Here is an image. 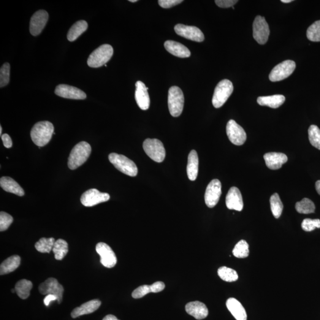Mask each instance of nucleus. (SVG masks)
<instances>
[{
    "instance_id": "nucleus-28",
    "label": "nucleus",
    "mask_w": 320,
    "mask_h": 320,
    "mask_svg": "<svg viewBox=\"0 0 320 320\" xmlns=\"http://www.w3.org/2000/svg\"><path fill=\"white\" fill-rule=\"evenodd\" d=\"M21 258L18 255L5 259L0 266V275H4L15 271L20 265Z\"/></svg>"
},
{
    "instance_id": "nucleus-9",
    "label": "nucleus",
    "mask_w": 320,
    "mask_h": 320,
    "mask_svg": "<svg viewBox=\"0 0 320 320\" xmlns=\"http://www.w3.org/2000/svg\"><path fill=\"white\" fill-rule=\"evenodd\" d=\"M253 37L260 45H264L267 42L270 35V30L265 18L257 16L253 24Z\"/></svg>"
},
{
    "instance_id": "nucleus-6",
    "label": "nucleus",
    "mask_w": 320,
    "mask_h": 320,
    "mask_svg": "<svg viewBox=\"0 0 320 320\" xmlns=\"http://www.w3.org/2000/svg\"><path fill=\"white\" fill-rule=\"evenodd\" d=\"M234 87L231 81L223 80L216 86L213 98V104L215 108L222 107L232 93Z\"/></svg>"
},
{
    "instance_id": "nucleus-24",
    "label": "nucleus",
    "mask_w": 320,
    "mask_h": 320,
    "mask_svg": "<svg viewBox=\"0 0 320 320\" xmlns=\"http://www.w3.org/2000/svg\"><path fill=\"white\" fill-rule=\"evenodd\" d=\"M100 305H101V302L98 300L89 301V302L83 303L79 307L75 308L72 311L71 317L73 319H75L77 317L86 315V314H91L98 310Z\"/></svg>"
},
{
    "instance_id": "nucleus-33",
    "label": "nucleus",
    "mask_w": 320,
    "mask_h": 320,
    "mask_svg": "<svg viewBox=\"0 0 320 320\" xmlns=\"http://www.w3.org/2000/svg\"><path fill=\"white\" fill-rule=\"evenodd\" d=\"M55 240L53 238H42L35 244V248L42 253H49L53 250Z\"/></svg>"
},
{
    "instance_id": "nucleus-37",
    "label": "nucleus",
    "mask_w": 320,
    "mask_h": 320,
    "mask_svg": "<svg viewBox=\"0 0 320 320\" xmlns=\"http://www.w3.org/2000/svg\"><path fill=\"white\" fill-rule=\"evenodd\" d=\"M309 140L311 144L320 150V129L316 125L310 126L308 129Z\"/></svg>"
},
{
    "instance_id": "nucleus-34",
    "label": "nucleus",
    "mask_w": 320,
    "mask_h": 320,
    "mask_svg": "<svg viewBox=\"0 0 320 320\" xmlns=\"http://www.w3.org/2000/svg\"><path fill=\"white\" fill-rule=\"evenodd\" d=\"M271 210L273 215L276 218H279L283 213L284 205L278 194H274L270 199Z\"/></svg>"
},
{
    "instance_id": "nucleus-31",
    "label": "nucleus",
    "mask_w": 320,
    "mask_h": 320,
    "mask_svg": "<svg viewBox=\"0 0 320 320\" xmlns=\"http://www.w3.org/2000/svg\"><path fill=\"white\" fill-rule=\"evenodd\" d=\"M55 258L57 260H61L66 257L69 252V245L66 241L62 239H58L54 244L53 249Z\"/></svg>"
},
{
    "instance_id": "nucleus-48",
    "label": "nucleus",
    "mask_w": 320,
    "mask_h": 320,
    "mask_svg": "<svg viewBox=\"0 0 320 320\" xmlns=\"http://www.w3.org/2000/svg\"><path fill=\"white\" fill-rule=\"evenodd\" d=\"M103 320H119L115 316L113 315H107Z\"/></svg>"
},
{
    "instance_id": "nucleus-10",
    "label": "nucleus",
    "mask_w": 320,
    "mask_h": 320,
    "mask_svg": "<svg viewBox=\"0 0 320 320\" xmlns=\"http://www.w3.org/2000/svg\"><path fill=\"white\" fill-rule=\"evenodd\" d=\"M227 134L230 142L235 145H242L247 139L246 133L234 120H230L227 124Z\"/></svg>"
},
{
    "instance_id": "nucleus-46",
    "label": "nucleus",
    "mask_w": 320,
    "mask_h": 320,
    "mask_svg": "<svg viewBox=\"0 0 320 320\" xmlns=\"http://www.w3.org/2000/svg\"><path fill=\"white\" fill-rule=\"evenodd\" d=\"M1 140L5 148H10L12 147L13 145L12 140L9 135L7 134L2 135Z\"/></svg>"
},
{
    "instance_id": "nucleus-51",
    "label": "nucleus",
    "mask_w": 320,
    "mask_h": 320,
    "mask_svg": "<svg viewBox=\"0 0 320 320\" xmlns=\"http://www.w3.org/2000/svg\"><path fill=\"white\" fill-rule=\"evenodd\" d=\"M129 1L131 2H136L138 1H137V0H129Z\"/></svg>"
},
{
    "instance_id": "nucleus-13",
    "label": "nucleus",
    "mask_w": 320,
    "mask_h": 320,
    "mask_svg": "<svg viewBox=\"0 0 320 320\" xmlns=\"http://www.w3.org/2000/svg\"><path fill=\"white\" fill-rule=\"evenodd\" d=\"M39 291L42 295L53 294L55 295L58 298V300H57L58 302L60 303L62 302L64 289L56 279L51 278H48L44 283L40 284Z\"/></svg>"
},
{
    "instance_id": "nucleus-39",
    "label": "nucleus",
    "mask_w": 320,
    "mask_h": 320,
    "mask_svg": "<svg viewBox=\"0 0 320 320\" xmlns=\"http://www.w3.org/2000/svg\"><path fill=\"white\" fill-rule=\"evenodd\" d=\"M10 66L9 63H5L0 70V87L7 86L10 81Z\"/></svg>"
},
{
    "instance_id": "nucleus-18",
    "label": "nucleus",
    "mask_w": 320,
    "mask_h": 320,
    "mask_svg": "<svg viewBox=\"0 0 320 320\" xmlns=\"http://www.w3.org/2000/svg\"><path fill=\"white\" fill-rule=\"evenodd\" d=\"M135 100L138 107L143 110L148 109L150 105V99L148 92V88L142 81H138L135 84Z\"/></svg>"
},
{
    "instance_id": "nucleus-44",
    "label": "nucleus",
    "mask_w": 320,
    "mask_h": 320,
    "mask_svg": "<svg viewBox=\"0 0 320 320\" xmlns=\"http://www.w3.org/2000/svg\"><path fill=\"white\" fill-rule=\"evenodd\" d=\"M215 3L221 8H229L234 6L238 1L236 0H216Z\"/></svg>"
},
{
    "instance_id": "nucleus-19",
    "label": "nucleus",
    "mask_w": 320,
    "mask_h": 320,
    "mask_svg": "<svg viewBox=\"0 0 320 320\" xmlns=\"http://www.w3.org/2000/svg\"><path fill=\"white\" fill-rule=\"evenodd\" d=\"M226 205L229 210L241 211L244 203L242 195L240 190L236 187H232L228 192L226 196Z\"/></svg>"
},
{
    "instance_id": "nucleus-8",
    "label": "nucleus",
    "mask_w": 320,
    "mask_h": 320,
    "mask_svg": "<svg viewBox=\"0 0 320 320\" xmlns=\"http://www.w3.org/2000/svg\"><path fill=\"white\" fill-rule=\"evenodd\" d=\"M296 64L294 61L286 60L273 68L269 74V79L272 82L280 81L291 75L295 71Z\"/></svg>"
},
{
    "instance_id": "nucleus-15",
    "label": "nucleus",
    "mask_w": 320,
    "mask_h": 320,
    "mask_svg": "<svg viewBox=\"0 0 320 320\" xmlns=\"http://www.w3.org/2000/svg\"><path fill=\"white\" fill-rule=\"evenodd\" d=\"M175 31L179 36L193 41L201 42L205 39L204 35L197 27L178 24L175 26Z\"/></svg>"
},
{
    "instance_id": "nucleus-20",
    "label": "nucleus",
    "mask_w": 320,
    "mask_h": 320,
    "mask_svg": "<svg viewBox=\"0 0 320 320\" xmlns=\"http://www.w3.org/2000/svg\"><path fill=\"white\" fill-rule=\"evenodd\" d=\"M264 159L267 167L271 170L281 169L283 165L287 161V157L285 154L281 153L265 154Z\"/></svg>"
},
{
    "instance_id": "nucleus-1",
    "label": "nucleus",
    "mask_w": 320,
    "mask_h": 320,
    "mask_svg": "<svg viewBox=\"0 0 320 320\" xmlns=\"http://www.w3.org/2000/svg\"><path fill=\"white\" fill-rule=\"evenodd\" d=\"M54 132V126L52 123L49 121H41L32 127L31 137L35 144L40 148L50 142Z\"/></svg>"
},
{
    "instance_id": "nucleus-23",
    "label": "nucleus",
    "mask_w": 320,
    "mask_h": 320,
    "mask_svg": "<svg viewBox=\"0 0 320 320\" xmlns=\"http://www.w3.org/2000/svg\"><path fill=\"white\" fill-rule=\"evenodd\" d=\"M227 307L236 320H247L246 311L241 303L234 298H230L227 301Z\"/></svg>"
},
{
    "instance_id": "nucleus-35",
    "label": "nucleus",
    "mask_w": 320,
    "mask_h": 320,
    "mask_svg": "<svg viewBox=\"0 0 320 320\" xmlns=\"http://www.w3.org/2000/svg\"><path fill=\"white\" fill-rule=\"evenodd\" d=\"M218 275L222 280L228 283H232L237 281L238 278V274L235 270L226 267L218 268Z\"/></svg>"
},
{
    "instance_id": "nucleus-30",
    "label": "nucleus",
    "mask_w": 320,
    "mask_h": 320,
    "mask_svg": "<svg viewBox=\"0 0 320 320\" xmlns=\"http://www.w3.org/2000/svg\"><path fill=\"white\" fill-rule=\"evenodd\" d=\"M33 286L32 282L27 279H21L15 286L16 293L21 299L25 300L29 297L30 292Z\"/></svg>"
},
{
    "instance_id": "nucleus-11",
    "label": "nucleus",
    "mask_w": 320,
    "mask_h": 320,
    "mask_svg": "<svg viewBox=\"0 0 320 320\" xmlns=\"http://www.w3.org/2000/svg\"><path fill=\"white\" fill-rule=\"evenodd\" d=\"M221 188V181L218 179H214L209 183L205 194V201L208 207H215L218 203L222 194Z\"/></svg>"
},
{
    "instance_id": "nucleus-41",
    "label": "nucleus",
    "mask_w": 320,
    "mask_h": 320,
    "mask_svg": "<svg viewBox=\"0 0 320 320\" xmlns=\"http://www.w3.org/2000/svg\"><path fill=\"white\" fill-rule=\"evenodd\" d=\"M13 221V217L9 213L1 212L0 213V231H4L9 229Z\"/></svg>"
},
{
    "instance_id": "nucleus-27",
    "label": "nucleus",
    "mask_w": 320,
    "mask_h": 320,
    "mask_svg": "<svg viewBox=\"0 0 320 320\" xmlns=\"http://www.w3.org/2000/svg\"><path fill=\"white\" fill-rule=\"evenodd\" d=\"M199 169V159L197 152L192 150L188 157V165H187V173L188 178L191 181L196 180Z\"/></svg>"
},
{
    "instance_id": "nucleus-38",
    "label": "nucleus",
    "mask_w": 320,
    "mask_h": 320,
    "mask_svg": "<svg viewBox=\"0 0 320 320\" xmlns=\"http://www.w3.org/2000/svg\"><path fill=\"white\" fill-rule=\"evenodd\" d=\"M306 37L311 41L320 42V20L316 21L309 27Z\"/></svg>"
},
{
    "instance_id": "nucleus-47",
    "label": "nucleus",
    "mask_w": 320,
    "mask_h": 320,
    "mask_svg": "<svg viewBox=\"0 0 320 320\" xmlns=\"http://www.w3.org/2000/svg\"><path fill=\"white\" fill-rule=\"evenodd\" d=\"M56 300H58V298H57L55 295L53 294H49L46 296L44 300H43V302H44V304L46 306H48L50 305L51 302H53V301Z\"/></svg>"
},
{
    "instance_id": "nucleus-43",
    "label": "nucleus",
    "mask_w": 320,
    "mask_h": 320,
    "mask_svg": "<svg viewBox=\"0 0 320 320\" xmlns=\"http://www.w3.org/2000/svg\"><path fill=\"white\" fill-rule=\"evenodd\" d=\"M159 4L162 8L164 9H169V8L175 6L181 2H182V0H159Z\"/></svg>"
},
{
    "instance_id": "nucleus-45",
    "label": "nucleus",
    "mask_w": 320,
    "mask_h": 320,
    "mask_svg": "<svg viewBox=\"0 0 320 320\" xmlns=\"http://www.w3.org/2000/svg\"><path fill=\"white\" fill-rule=\"evenodd\" d=\"M151 291L153 293L160 292L165 288V284L162 282H156L151 285Z\"/></svg>"
},
{
    "instance_id": "nucleus-50",
    "label": "nucleus",
    "mask_w": 320,
    "mask_h": 320,
    "mask_svg": "<svg viewBox=\"0 0 320 320\" xmlns=\"http://www.w3.org/2000/svg\"><path fill=\"white\" fill-rule=\"evenodd\" d=\"M292 0H282L281 2H284V3H289V2H292Z\"/></svg>"
},
{
    "instance_id": "nucleus-16",
    "label": "nucleus",
    "mask_w": 320,
    "mask_h": 320,
    "mask_svg": "<svg viewBox=\"0 0 320 320\" xmlns=\"http://www.w3.org/2000/svg\"><path fill=\"white\" fill-rule=\"evenodd\" d=\"M49 15L45 10L37 11L32 16L30 21V33L33 36L39 35L48 22Z\"/></svg>"
},
{
    "instance_id": "nucleus-22",
    "label": "nucleus",
    "mask_w": 320,
    "mask_h": 320,
    "mask_svg": "<svg viewBox=\"0 0 320 320\" xmlns=\"http://www.w3.org/2000/svg\"><path fill=\"white\" fill-rule=\"evenodd\" d=\"M164 47L168 52L179 58H188L191 56V53L189 49L180 43L173 40H167L164 43Z\"/></svg>"
},
{
    "instance_id": "nucleus-12",
    "label": "nucleus",
    "mask_w": 320,
    "mask_h": 320,
    "mask_svg": "<svg viewBox=\"0 0 320 320\" xmlns=\"http://www.w3.org/2000/svg\"><path fill=\"white\" fill-rule=\"evenodd\" d=\"M110 195L107 193H102L96 189L88 190L81 196V202L86 207H93L100 203L108 201Z\"/></svg>"
},
{
    "instance_id": "nucleus-7",
    "label": "nucleus",
    "mask_w": 320,
    "mask_h": 320,
    "mask_svg": "<svg viewBox=\"0 0 320 320\" xmlns=\"http://www.w3.org/2000/svg\"><path fill=\"white\" fill-rule=\"evenodd\" d=\"M143 150L149 157L157 162L164 161L165 150L163 143L157 139H146L143 143Z\"/></svg>"
},
{
    "instance_id": "nucleus-17",
    "label": "nucleus",
    "mask_w": 320,
    "mask_h": 320,
    "mask_svg": "<svg viewBox=\"0 0 320 320\" xmlns=\"http://www.w3.org/2000/svg\"><path fill=\"white\" fill-rule=\"evenodd\" d=\"M55 93L57 96L65 99L84 100L87 97L85 92L80 89L67 85H59L57 86Z\"/></svg>"
},
{
    "instance_id": "nucleus-21",
    "label": "nucleus",
    "mask_w": 320,
    "mask_h": 320,
    "mask_svg": "<svg viewBox=\"0 0 320 320\" xmlns=\"http://www.w3.org/2000/svg\"><path fill=\"white\" fill-rule=\"evenodd\" d=\"M187 313L195 317L197 320H202L208 316V310L204 303L199 302H194L187 303L186 305Z\"/></svg>"
},
{
    "instance_id": "nucleus-2",
    "label": "nucleus",
    "mask_w": 320,
    "mask_h": 320,
    "mask_svg": "<svg viewBox=\"0 0 320 320\" xmlns=\"http://www.w3.org/2000/svg\"><path fill=\"white\" fill-rule=\"evenodd\" d=\"M91 152L90 145L83 142L77 143L70 153L68 166L71 170L77 169L88 160Z\"/></svg>"
},
{
    "instance_id": "nucleus-40",
    "label": "nucleus",
    "mask_w": 320,
    "mask_h": 320,
    "mask_svg": "<svg viewBox=\"0 0 320 320\" xmlns=\"http://www.w3.org/2000/svg\"><path fill=\"white\" fill-rule=\"evenodd\" d=\"M302 229L305 231L310 232L316 229H320V219H312L306 218L302 222Z\"/></svg>"
},
{
    "instance_id": "nucleus-49",
    "label": "nucleus",
    "mask_w": 320,
    "mask_h": 320,
    "mask_svg": "<svg viewBox=\"0 0 320 320\" xmlns=\"http://www.w3.org/2000/svg\"><path fill=\"white\" fill-rule=\"evenodd\" d=\"M316 189L317 193H318L320 195V180H318L317 181L316 183Z\"/></svg>"
},
{
    "instance_id": "nucleus-52",
    "label": "nucleus",
    "mask_w": 320,
    "mask_h": 320,
    "mask_svg": "<svg viewBox=\"0 0 320 320\" xmlns=\"http://www.w3.org/2000/svg\"><path fill=\"white\" fill-rule=\"evenodd\" d=\"M0 135H1V136L2 135V127L1 126H0Z\"/></svg>"
},
{
    "instance_id": "nucleus-4",
    "label": "nucleus",
    "mask_w": 320,
    "mask_h": 320,
    "mask_svg": "<svg viewBox=\"0 0 320 320\" xmlns=\"http://www.w3.org/2000/svg\"><path fill=\"white\" fill-rule=\"evenodd\" d=\"M113 49L112 46L104 44L100 46L90 54L88 59L89 67L99 68L105 66L112 58Z\"/></svg>"
},
{
    "instance_id": "nucleus-5",
    "label": "nucleus",
    "mask_w": 320,
    "mask_h": 320,
    "mask_svg": "<svg viewBox=\"0 0 320 320\" xmlns=\"http://www.w3.org/2000/svg\"><path fill=\"white\" fill-rule=\"evenodd\" d=\"M184 95L182 90L177 86H173L169 89L168 96V105L169 112L173 117H178L183 112Z\"/></svg>"
},
{
    "instance_id": "nucleus-14",
    "label": "nucleus",
    "mask_w": 320,
    "mask_h": 320,
    "mask_svg": "<svg viewBox=\"0 0 320 320\" xmlns=\"http://www.w3.org/2000/svg\"><path fill=\"white\" fill-rule=\"evenodd\" d=\"M97 253L100 255V263L105 267L112 268L117 264L115 253L110 247L105 243L97 244L96 248Z\"/></svg>"
},
{
    "instance_id": "nucleus-25",
    "label": "nucleus",
    "mask_w": 320,
    "mask_h": 320,
    "mask_svg": "<svg viewBox=\"0 0 320 320\" xmlns=\"http://www.w3.org/2000/svg\"><path fill=\"white\" fill-rule=\"evenodd\" d=\"M284 101H285V97L281 94L259 97L257 100V103L260 106L273 108L280 107L284 104Z\"/></svg>"
},
{
    "instance_id": "nucleus-42",
    "label": "nucleus",
    "mask_w": 320,
    "mask_h": 320,
    "mask_svg": "<svg viewBox=\"0 0 320 320\" xmlns=\"http://www.w3.org/2000/svg\"><path fill=\"white\" fill-rule=\"evenodd\" d=\"M152 292L151 285H147L144 284L140 287H137L133 291L132 297L135 299H138V298H142L145 295H147L149 293Z\"/></svg>"
},
{
    "instance_id": "nucleus-26",
    "label": "nucleus",
    "mask_w": 320,
    "mask_h": 320,
    "mask_svg": "<svg viewBox=\"0 0 320 320\" xmlns=\"http://www.w3.org/2000/svg\"><path fill=\"white\" fill-rule=\"evenodd\" d=\"M0 186L5 191L18 195L19 196H24L23 189L12 178L2 177L0 179Z\"/></svg>"
},
{
    "instance_id": "nucleus-3",
    "label": "nucleus",
    "mask_w": 320,
    "mask_h": 320,
    "mask_svg": "<svg viewBox=\"0 0 320 320\" xmlns=\"http://www.w3.org/2000/svg\"><path fill=\"white\" fill-rule=\"evenodd\" d=\"M108 160L116 169L124 174L135 177L138 174V168L135 162L126 156L116 153H111Z\"/></svg>"
},
{
    "instance_id": "nucleus-36",
    "label": "nucleus",
    "mask_w": 320,
    "mask_h": 320,
    "mask_svg": "<svg viewBox=\"0 0 320 320\" xmlns=\"http://www.w3.org/2000/svg\"><path fill=\"white\" fill-rule=\"evenodd\" d=\"M232 254L237 258L244 259L249 255V246L245 240H241L234 247Z\"/></svg>"
},
{
    "instance_id": "nucleus-32",
    "label": "nucleus",
    "mask_w": 320,
    "mask_h": 320,
    "mask_svg": "<svg viewBox=\"0 0 320 320\" xmlns=\"http://www.w3.org/2000/svg\"><path fill=\"white\" fill-rule=\"evenodd\" d=\"M295 209L298 213L309 214L314 213L316 207L311 200L308 198H303L302 201L296 203Z\"/></svg>"
},
{
    "instance_id": "nucleus-29",
    "label": "nucleus",
    "mask_w": 320,
    "mask_h": 320,
    "mask_svg": "<svg viewBox=\"0 0 320 320\" xmlns=\"http://www.w3.org/2000/svg\"><path fill=\"white\" fill-rule=\"evenodd\" d=\"M88 24L85 20H80L73 24L67 34V39L70 42H74L78 37L87 31Z\"/></svg>"
}]
</instances>
